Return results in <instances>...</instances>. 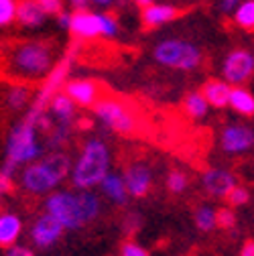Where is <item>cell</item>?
Instances as JSON below:
<instances>
[{"label": "cell", "instance_id": "7a4b0ae2", "mask_svg": "<svg viewBox=\"0 0 254 256\" xmlns=\"http://www.w3.org/2000/svg\"><path fill=\"white\" fill-rule=\"evenodd\" d=\"M57 66L53 45L47 41L16 43L4 59V72L16 82L45 80Z\"/></svg>", "mask_w": 254, "mask_h": 256}, {"label": "cell", "instance_id": "d4e9b609", "mask_svg": "<svg viewBox=\"0 0 254 256\" xmlns=\"http://www.w3.org/2000/svg\"><path fill=\"white\" fill-rule=\"evenodd\" d=\"M80 204H82L86 224H92L102 214V200L98 194H94V191H80Z\"/></svg>", "mask_w": 254, "mask_h": 256}, {"label": "cell", "instance_id": "3957f363", "mask_svg": "<svg viewBox=\"0 0 254 256\" xmlns=\"http://www.w3.org/2000/svg\"><path fill=\"white\" fill-rule=\"evenodd\" d=\"M72 158L68 152H47L43 158L18 171V187L28 196H49L72 175Z\"/></svg>", "mask_w": 254, "mask_h": 256}, {"label": "cell", "instance_id": "836d02e7", "mask_svg": "<svg viewBox=\"0 0 254 256\" xmlns=\"http://www.w3.org/2000/svg\"><path fill=\"white\" fill-rule=\"evenodd\" d=\"M37 2L41 4V8L51 16H57L61 10H66V8H63V0H37Z\"/></svg>", "mask_w": 254, "mask_h": 256}, {"label": "cell", "instance_id": "8992f818", "mask_svg": "<svg viewBox=\"0 0 254 256\" xmlns=\"http://www.w3.org/2000/svg\"><path fill=\"white\" fill-rule=\"evenodd\" d=\"M45 214L53 216L63 228L68 230H80L86 224L82 204H80V191L76 189H55L43 202Z\"/></svg>", "mask_w": 254, "mask_h": 256}, {"label": "cell", "instance_id": "ba28073f", "mask_svg": "<svg viewBox=\"0 0 254 256\" xmlns=\"http://www.w3.org/2000/svg\"><path fill=\"white\" fill-rule=\"evenodd\" d=\"M222 80L232 88H242L254 76V51L238 47L232 49L222 61Z\"/></svg>", "mask_w": 254, "mask_h": 256}, {"label": "cell", "instance_id": "f546056e", "mask_svg": "<svg viewBox=\"0 0 254 256\" xmlns=\"http://www.w3.org/2000/svg\"><path fill=\"white\" fill-rule=\"evenodd\" d=\"M18 0H0V26H8L16 22Z\"/></svg>", "mask_w": 254, "mask_h": 256}, {"label": "cell", "instance_id": "5b68a950", "mask_svg": "<svg viewBox=\"0 0 254 256\" xmlns=\"http://www.w3.org/2000/svg\"><path fill=\"white\" fill-rule=\"evenodd\" d=\"M152 59L175 72H196L204 63V49L185 39H163L152 49Z\"/></svg>", "mask_w": 254, "mask_h": 256}, {"label": "cell", "instance_id": "7bdbcfd3", "mask_svg": "<svg viewBox=\"0 0 254 256\" xmlns=\"http://www.w3.org/2000/svg\"><path fill=\"white\" fill-rule=\"evenodd\" d=\"M134 2H136L138 6H142V8H146V6L154 4V0H134Z\"/></svg>", "mask_w": 254, "mask_h": 256}, {"label": "cell", "instance_id": "e0dca14e", "mask_svg": "<svg viewBox=\"0 0 254 256\" xmlns=\"http://www.w3.org/2000/svg\"><path fill=\"white\" fill-rule=\"evenodd\" d=\"M100 187V191H102V196L108 200V202H112L114 206H126L128 204V189H126V183H124V177L120 175V173H114V171H110L104 179H102V183L98 185Z\"/></svg>", "mask_w": 254, "mask_h": 256}, {"label": "cell", "instance_id": "7402d4cb", "mask_svg": "<svg viewBox=\"0 0 254 256\" xmlns=\"http://www.w3.org/2000/svg\"><path fill=\"white\" fill-rule=\"evenodd\" d=\"M183 108L187 112L189 118L194 120H204L210 112V104L208 100L204 98L202 90H194V92H187L185 98H183Z\"/></svg>", "mask_w": 254, "mask_h": 256}, {"label": "cell", "instance_id": "d590c367", "mask_svg": "<svg viewBox=\"0 0 254 256\" xmlns=\"http://www.w3.org/2000/svg\"><path fill=\"white\" fill-rule=\"evenodd\" d=\"M244 2V0H220V10L224 14H234V10Z\"/></svg>", "mask_w": 254, "mask_h": 256}, {"label": "cell", "instance_id": "1f68e13d", "mask_svg": "<svg viewBox=\"0 0 254 256\" xmlns=\"http://www.w3.org/2000/svg\"><path fill=\"white\" fill-rule=\"evenodd\" d=\"M226 202H228V206L230 208H242V206H246L248 202H250V191L246 189V187H242V185H236L230 194H228V198H226Z\"/></svg>", "mask_w": 254, "mask_h": 256}, {"label": "cell", "instance_id": "44dd1931", "mask_svg": "<svg viewBox=\"0 0 254 256\" xmlns=\"http://www.w3.org/2000/svg\"><path fill=\"white\" fill-rule=\"evenodd\" d=\"M33 90L26 84H10L4 92V104L10 112H26V108L33 102Z\"/></svg>", "mask_w": 254, "mask_h": 256}, {"label": "cell", "instance_id": "f1b7e54d", "mask_svg": "<svg viewBox=\"0 0 254 256\" xmlns=\"http://www.w3.org/2000/svg\"><path fill=\"white\" fill-rule=\"evenodd\" d=\"M165 185H167V189L171 191V194L179 196V194H183V191L187 189V185H189V179H187V175H185L183 171H179V169H173V171H169V173H167Z\"/></svg>", "mask_w": 254, "mask_h": 256}, {"label": "cell", "instance_id": "603a6c76", "mask_svg": "<svg viewBox=\"0 0 254 256\" xmlns=\"http://www.w3.org/2000/svg\"><path fill=\"white\" fill-rule=\"evenodd\" d=\"M72 140V126H63V124H55L53 122V128L43 134V144H45V150L49 152H57L59 148L68 146Z\"/></svg>", "mask_w": 254, "mask_h": 256}, {"label": "cell", "instance_id": "277c9868", "mask_svg": "<svg viewBox=\"0 0 254 256\" xmlns=\"http://www.w3.org/2000/svg\"><path fill=\"white\" fill-rule=\"evenodd\" d=\"M112 152L102 138H88L72 167V185L76 191H92L110 173Z\"/></svg>", "mask_w": 254, "mask_h": 256}, {"label": "cell", "instance_id": "e575fe53", "mask_svg": "<svg viewBox=\"0 0 254 256\" xmlns=\"http://www.w3.org/2000/svg\"><path fill=\"white\" fill-rule=\"evenodd\" d=\"M4 256H35V252L30 250V248H26V246H20V244H14V246H10V248H6V252H4Z\"/></svg>", "mask_w": 254, "mask_h": 256}, {"label": "cell", "instance_id": "cb8c5ba5", "mask_svg": "<svg viewBox=\"0 0 254 256\" xmlns=\"http://www.w3.org/2000/svg\"><path fill=\"white\" fill-rule=\"evenodd\" d=\"M234 112L242 114V116H254V94L250 90L242 88H232L230 94V104H228Z\"/></svg>", "mask_w": 254, "mask_h": 256}, {"label": "cell", "instance_id": "2e32d148", "mask_svg": "<svg viewBox=\"0 0 254 256\" xmlns=\"http://www.w3.org/2000/svg\"><path fill=\"white\" fill-rule=\"evenodd\" d=\"M179 16V8L167 2H154L146 8H142L140 20L146 28H156V26H163L169 24L171 20H175Z\"/></svg>", "mask_w": 254, "mask_h": 256}, {"label": "cell", "instance_id": "4fadbf2b", "mask_svg": "<svg viewBox=\"0 0 254 256\" xmlns=\"http://www.w3.org/2000/svg\"><path fill=\"white\" fill-rule=\"evenodd\" d=\"M236 185H238V177L228 169H208L202 175V187L212 198L226 200Z\"/></svg>", "mask_w": 254, "mask_h": 256}, {"label": "cell", "instance_id": "52a82bcc", "mask_svg": "<svg viewBox=\"0 0 254 256\" xmlns=\"http://www.w3.org/2000/svg\"><path fill=\"white\" fill-rule=\"evenodd\" d=\"M92 110H94L96 120L102 126H106L108 130L118 132V134H134L136 132V126H138L136 116L124 102H120L116 98H102Z\"/></svg>", "mask_w": 254, "mask_h": 256}, {"label": "cell", "instance_id": "9a60e30c", "mask_svg": "<svg viewBox=\"0 0 254 256\" xmlns=\"http://www.w3.org/2000/svg\"><path fill=\"white\" fill-rule=\"evenodd\" d=\"M47 114L51 116V120L55 124H63V126H72L76 116H78V106L72 102V98L66 92H59L53 96V100L49 102Z\"/></svg>", "mask_w": 254, "mask_h": 256}, {"label": "cell", "instance_id": "74e56055", "mask_svg": "<svg viewBox=\"0 0 254 256\" xmlns=\"http://www.w3.org/2000/svg\"><path fill=\"white\" fill-rule=\"evenodd\" d=\"M12 185H14V177H8L4 173H0V198L6 196L8 191L12 189Z\"/></svg>", "mask_w": 254, "mask_h": 256}, {"label": "cell", "instance_id": "d6a6232c", "mask_svg": "<svg viewBox=\"0 0 254 256\" xmlns=\"http://www.w3.org/2000/svg\"><path fill=\"white\" fill-rule=\"evenodd\" d=\"M120 256H150L140 244L128 240V242H124L122 248H120Z\"/></svg>", "mask_w": 254, "mask_h": 256}, {"label": "cell", "instance_id": "30bf717a", "mask_svg": "<svg viewBox=\"0 0 254 256\" xmlns=\"http://www.w3.org/2000/svg\"><path fill=\"white\" fill-rule=\"evenodd\" d=\"M254 146V128L246 124H228L220 132V148L228 154H242Z\"/></svg>", "mask_w": 254, "mask_h": 256}, {"label": "cell", "instance_id": "60d3db41", "mask_svg": "<svg viewBox=\"0 0 254 256\" xmlns=\"http://www.w3.org/2000/svg\"><path fill=\"white\" fill-rule=\"evenodd\" d=\"M68 2L74 6V10H84V8H88L92 0H68Z\"/></svg>", "mask_w": 254, "mask_h": 256}, {"label": "cell", "instance_id": "83f0119b", "mask_svg": "<svg viewBox=\"0 0 254 256\" xmlns=\"http://www.w3.org/2000/svg\"><path fill=\"white\" fill-rule=\"evenodd\" d=\"M98 20H100V37L104 39H114L118 37L120 33V22L116 18V14L108 12V10H102L98 12Z\"/></svg>", "mask_w": 254, "mask_h": 256}, {"label": "cell", "instance_id": "6da1fadb", "mask_svg": "<svg viewBox=\"0 0 254 256\" xmlns=\"http://www.w3.org/2000/svg\"><path fill=\"white\" fill-rule=\"evenodd\" d=\"M45 144L39 136V128L33 118L22 114V118L10 128V132L4 142V158L0 165V173L8 177H16L20 167H26L30 163L43 158Z\"/></svg>", "mask_w": 254, "mask_h": 256}, {"label": "cell", "instance_id": "4316f807", "mask_svg": "<svg viewBox=\"0 0 254 256\" xmlns=\"http://www.w3.org/2000/svg\"><path fill=\"white\" fill-rule=\"evenodd\" d=\"M234 22L244 30H254V0H244L234 10Z\"/></svg>", "mask_w": 254, "mask_h": 256}, {"label": "cell", "instance_id": "ac0fdd59", "mask_svg": "<svg viewBox=\"0 0 254 256\" xmlns=\"http://www.w3.org/2000/svg\"><path fill=\"white\" fill-rule=\"evenodd\" d=\"M49 14L41 8L37 0H18L16 8V22L24 28H39L47 22Z\"/></svg>", "mask_w": 254, "mask_h": 256}, {"label": "cell", "instance_id": "d6986e66", "mask_svg": "<svg viewBox=\"0 0 254 256\" xmlns=\"http://www.w3.org/2000/svg\"><path fill=\"white\" fill-rule=\"evenodd\" d=\"M202 94L208 100L210 108H226L230 104L232 86L226 84L222 78H212V80H206V84L202 86Z\"/></svg>", "mask_w": 254, "mask_h": 256}, {"label": "cell", "instance_id": "5bb4252c", "mask_svg": "<svg viewBox=\"0 0 254 256\" xmlns=\"http://www.w3.org/2000/svg\"><path fill=\"white\" fill-rule=\"evenodd\" d=\"M70 33L76 41H92L100 37V20L98 12L90 8L84 10H72V28Z\"/></svg>", "mask_w": 254, "mask_h": 256}, {"label": "cell", "instance_id": "484cf974", "mask_svg": "<svg viewBox=\"0 0 254 256\" xmlns=\"http://www.w3.org/2000/svg\"><path fill=\"white\" fill-rule=\"evenodd\" d=\"M194 222L200 232H212L218 228V210L212 206H200L194 214Z\"/></svg>", "mask_w": 254, "mask_h": 256}, {"label": "cell", "instance_id": "b9f144b4", "mask_svg": "<svg viewBox=\"0 0 254 256\" xmlns=\"http://www.w3.org/2000/svg\"><path fill=\"white\" fill-rule=\"evenodd\" d=\"M112 2H114V0H92V4H96V6H102V8L110 6Z\"/></svg>", "mask_w": 254, "mask_h": 256}, {"label": "cell", "instance_id": "ffe728a7", "mask_svg": "<svg viewBox=\"0 0 254 256\" xmlns=\"http://www.w3.org/2000/svg\"><path fill=\"white\" fill-rule=\"evenodd\" d=\"M22 234V220L12 212L0 214V246L10 248L18 242Z\"/></svg>", "mask_w": 254, "mask_h": 256}, {"label": "cell", "instance_id": "9c48e42d", "mask_svg": "<svg viewBox=\"0 0 254 256\" xmlns=\"http://www.w3.org/2000/svg\"><path fill=\"white\" fill-rule=\"evenodd\" d=\"M63 234H66V228L49 214H41L39 218H35L33 226L28 230L30 242L39 250H49L63 238Z\"/></svg>", "mask_w": 254, "mask_h": 256}, {"label": "cell", "instance_id": "ab89813d", "mask_svg": "<svg viewBox=\"0 0 254 256\" xmlns=\"http://www.w3.org/2000/svg\"><path fill=\"white\" fill-rule=\"evenodd\" d=\"M240 256H254V240H246L240 248Z\"/></svg>", "mask_w": 254, "mask_h": 256}, {"label": "cell", "instance_id": "8d00e7d4", "mask_svg": "<svg viewBox=\"0 0 254 256\" xmlns=\"http://www.w3.org/2000/svg\"><path fill=\"white\" fill-rule=\"evenodd\" d=\"M57 24L63 28V30H70L72 28V12L70 10H61L57 16H55Z\"/></svg>", "mask_w": 254, "mask_h": 256}, {"label": "cell", "instance_id": "4dcf8cb0", "mask_svg": "<svg viewBox=\"0 0 254 256\" xmlns=\"http://www.w3.org/2000/svg\"><path fill=\"white\" fill-rule=\"evenodd\" d=\"M238 224V216L234 212V208L226 206V208H218V228L222 230H232Z\"/></svg>", "mask_w": 254, "mask_h": 256}, {"label": "cell", "instance_id": "8fae6325", "mask_svg": "<svg viewBox=\"0 0 254 256\" xmlns=\"http://www.w3.org/2000/svg\"><path fill=\"white\" fill-rule=\"evenodd\" d=\"M63 92H66L72 102L78 108H94L102 98H100V86L90 80V78H72L63 86Z\"/></svg>", "mask_w": 254, "mask_h": 256}, {"label": "cell", "instance_id": "f35d334b", "mask_svg": "<svg viewBox=\"0 0 254 256\" xmlns=\"http://www.w3.org/2000/svg\"><path fill=\"white\" fill-rule=\"evenodd\" d=\"M138 224H140L138 216H136V214H132V216H128V218L124 220V228L128 230V232H134V230H136V226H138Z\"/></svg>", "mask_w": 254, "mask_h": 256}, {"label": "cell", "instance_id": "7c38bea8", "mask_svg": "<svg viewBox=\"0 0 254 256\" xmlns=\"http://www.w3.org/2000/svg\"><path fill=\"white\" fill-rule=\"evenodd\" d=\"M124 177V183H126V189H128V196L130 198H146L148 191L152 187V171L146 163H130L128 167L124 169L122 173Z\"/></svg>", "mask_w": 254, "mask_h": 256}]
</instances>
